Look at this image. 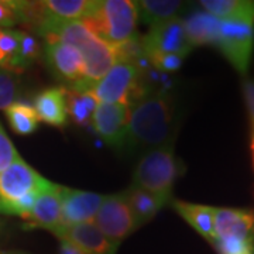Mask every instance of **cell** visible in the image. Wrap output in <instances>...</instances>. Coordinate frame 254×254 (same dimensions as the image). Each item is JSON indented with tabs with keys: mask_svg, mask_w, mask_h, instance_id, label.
<instances>
[{
	"mask_svg": "<svg viewBox=\"0 0 254 254\" xmlns=\"http://www.w3.org/2000/svg\"><path fill=\"white\" fill-rule=\"evenodd\" d=\"M215 47L242 75L249 71L254 48V26L220 20Z\"/></svg>",
	"mask_w": 254,
	"mask_h": 254,
	"instance_id": "obj_6",
	"label": "cell"
},
{
	"mask_svg": "<svg viewBox=\"0 0 254 254\" xmlns=\"http://www.w3.org/2000/svg\"><path fill=\"white\" fill-rule=\"evenodd\" d=\"M252 151H253V161H254V134H253V138H252Z\"/></svg>",
	"mask_w": 254,
	"mask_h": 254,
	"instance_id": "obj_36",
	"label": "cell"
},
{
	"mask_svg": "<svg viewBox=\"0 0 254 254\" xmlns=\"http://www.w3.org/2000/svg\"><path fill=\"white\" fill-rule=\"evenodd\" d=\"M24 31L3 28L0 30V65L3 69L18 72L20 44Z\"/></svg>",
	"mask_w": 254,
	"mask_h": 254,
	"instance_id": "obj_24",
	"label": "cell"
},
{
	"mask_svg": "<svg viewBox=\"0 0 254 254\" xmlns=\"http://www.w3.org/2000/svg\"><path fill=\"white\" fill-rule=\"evenodd\" d=\"M34 110L40 120L55 127H64L68 122L66 100L64 88H50L38 93L34 99Z\"/></svg>",
	"mask_w": 254,
	"mask_h": 254,
	"instance_id": "obj_16",
	"label": "cell"
},
{
	"mask_svg": "<svg viewBox=\"0 0 254 254\" xmlns=\"http://www.w3.org/2000/svg\"><path fill=\"white\" fill-rule=\"evenodd\" d=\"M66 113L79 126H86L98 108L99 102L93 98L91 92H75L65 89Z\"/></svg>",
	"mask_w": 254,
	"mask_h": 254,
	"instance_id": "obj_23",
	"label": "cell"
},
{
	"mask_svg": "<svg viewBox=\"0 0 254 254\" xmlns=\"http://www.w3.org/2000/svg\"><path fill=\"white\" fill-rule=\"evenodd\" d=\"M0 254H28L24 252H0Z\"/></svg>",
	"mask_w": 254,
	"mask_h": 254,
	"instance_id": "obj_35",
	"label": "cell"
},
{
	"mask_svg": "<svg viewBox=\"0 0 254 254\" xmlns=\"http://www.w3.org/2000/svg\"><path fill=\"white\" fill-rule=\"evenodd\" d=\"M93 225L116 247H119L125 237L136 230L134 220L123 192L103 198L99 210L93 218Z\"/></svg>",
	"mask_w": 254,
	"mask_h": 254,
	"instance_id": "obj_7",
	"label": "cell"
},
{
	"mask_svg": "<svg viewBox=\"0 0 254 254\" xmlns=\"http://www.w3.org/2000/svg\"><path fill=\"white\" fill-rule=\"evenodd\" d=\"M151 65H154L157 69L164 71V72H175L180 69L182 65V57L173 54H158L148 57Z\"/></svg>",
	"mask_w": 254,
	"mask_h": 254,
	"instance_id": "obj_31",
	"label": "cell"
},
{
	"mask_svg": "<svg viewBox=\"0 0 254 254\" xmlns=\"http://www.w3.org/2000/svg\"><path fill=\"white\" fill-rule=\"evenodd\" d=\"M60 254H83L76 247L75 245H72L71 242H68V240H63V239H60Z\"/></svg>",
	"mask_w": 254,
	"mask_h": 254,
	"instance_id": "obj_34",
	"label": "cell"
},
{
	"mask_svg": "<svg viewBox=\"0 0 254 254\" xmlns=\"http://www.w3.org/2000/svg\"><path fill=\"white\" fill-rule=\"evenodd\" d=\"M53 182L46 180L21 158L0 173V200H14L27 193H41Z\"/></svg>",
	"mask_w": 254,
	"mask_h": 254,
	"instance_id": "obj_9",
	"label": "cell"
},
{
	"mask_svg": "<svg viewBox=\"0 0 254 254\" xmlns=\"http://www.w3.org/2000/svg\"><path fill=\"white\" fill-rule=\"evenodd\" d=\"M99 1L92 0H48L43 1L46 18L60 21H83L93 14ZM44 23V21H43Z\"/></svg>",
	"mask_w": 254,
	"mask_h": 254,
	"instance_id": "obj_18",
	"label": "cell"
},
{
	"mask_svg": "<svg viewBox=\"0 0 254 254\" xmlns=\"http://www.w3.org/2000/svg\"><path fill=\"white\" fill-rule=\"evenodd\" d=\"M137 11V17L145 24H160L170 18H174L182 9V1L175 0H140L133 1Z\"/></svg>",
	"mask_w": 254,
	"mask_h": 254,
	"instance_id": "obj_22",
	"label": "cell"
},
{
	"mask_svg": "<svg viewBox=\"0 0 254 254\" xmlns=\"http://www.w3.org/2000/svg\"><path fill=\"white\" fill-rule=\"evenodd\" d=\"M190 46H215L220 20L208 11H196L184 21Z\"/></svg>",
	"mask_w": 254,
	"mask_h": 254,
	"instance_id": "obj_21",
	"label": "cell"
},
{
	"mask_svg": "<svg viewBox=\"0 0 254 254\" xmlns=\"http://www.w3.org/2000/svg\"><path fill=\"white\" fill-rule=\"evenodd\" d=\"M182 173L181 163L174 154L173 144L145 153L137 164L133 184L148 190L164 205L171 203V190L177 177Z\"/></svg>",
	"mask_w": 254,
	"mask_h": 254,
	"instance_id": "obj_3",
	"label": "cell"
},
{
	"mask_svg": "<svg viewBox=\"0 0 254 254\" xmlns=\"http://www.w3.org/2000/svg\"><path fill=\"white\" fill-rule=\"evenodd\" d=\"M243 95H245L247 110H249V115H250L254 128V81L247 79V78L243 81Z\"/></svg>",
	"mask_w": 254,
	"mask_h": 254,
	"instance_id": "obj_33",
	"label": "cell"
},
{
	"mask_svg": "<svg viewBox=\"0 0 254 254\" xmlns=\"http://www.w3.org/2000/svg\"><path fill=\"white\" fill-rule=\"evenodd\" d=\"M38 57H40V46L37 40L27 33H23L21 44H20V55H18V71L26 69Z\"/></svg>",
	"mask_w": 254,
	"mask_h": 254,
	"instance_id": "obj_28",
	"label": "cell"
},
{
	"mask_svg": "<svg viewBox=\"0 0 254 254\" xmlns=\"http://www.w3.org/2000/svg\"><path fill=\"white\" fill-rule=\"evenodd\" d=\"M20 89V82L16 72L0 69V109H7L16 103Z\"/></svg>",
	"mask_w": 254,
	"mask_h": 254,
	"instance_id": "obj_26",
	"label": "cell"
},
{
	"mask_svg": "<svg viewBox=\"0 0 254 254\" xmlns=\"http://www.w3.org/2000/svg\"><path fill=\"white\" fill-rule=\"evenodd\" d=\"M140 69L137 65L127 63H115L99 81L92 86L91 93L99 103H122L130 106L144 95L145 89L138 86Z\"/></svg>",
	"mask_w": 254,
	"mask_h": 254,
	"instance_id": "obj_5",
	"label": "cell"
},
{
	"mask_svg": "<svg viewBox=\"0 0 254 254\" xmlns=\"http://www.w3.org/2000/svg\"><path fill=\"white\" fill-rule=\"evenodd\" d=\"M18 23L14 1H0V30L13 27Z\"/></svg>",
	"mask_w": 254,
	"mask_h": 254,
	"instance_id": "obj_32",
	"label": "cell"
},
{
	"mask_svg": "<svg viewBox=\"0 0 254 254\" xmlns=\"http://www.w3.org/2000/svg\"><path fill=\"white\" fill-rule=\"evenodd\" d=\"M174 209L187 220L199 235L208 239L210 243L215 240V208L196 205L182 200H171Z\"/></svg>",
	"mask_w": 254,
	"mask_h": 254,
	"instance_id": "obj_19",
	"label": "cell"
},
{
	"mask_svg": "<svg viewBox=\"0 0 254 254\" xmlns=\"http://www.w3.org/2000/svg\"><path fill=\"white\" fill-rule=\"evenodd\" d=\"M53 233L58 239L71 242L83 254H116L118 250V247L103 236V233L93 225V222L72 226H60Z\"/></svg>",
	"mask_w": 254,
	"mask_h": 254,
	"instance_id": "obj_14",
	"label": "cell"
},
{
	"mask_svg": "<svg viewBox=\"0 0 254 254\" xmlns=\"http://www.w3.org/2000/svg\"><path fill=\"white\" fill-rule=\"evenodd\" d=\"M175 106L173 98L163 92H145L128 106L126 141L123 150L151 151L173 144Z\"/></svg>",
	"mask_w": 254,
	"mask_h": 254,
	"instance_id": "obj_1",
	"label": "cell"
},
{
	"mask_svg": "<svg viewBox=\"0 0 254 254\" xmlns=\"http://www.w3.org/2000/svg\"><path fill=\"white\" fill-rule=\"evenodd\" d=\"M227 239L254 243V210L215 208V240Z\"/></svg>",
	"mask_w": 254,
	"mask_h": 254,
	"instance_id": "obj_12",
	"label": "cell"
},
{
	"mask_svg": "<svg viewBox=\"0 0 254 254\" xmlns=\"http://www.w3.org/2000/svg\"><path fill=\"white\" fill-rule=\"evenodd\" d=\"M6 118L9 120L10 127L14 133L26 136L34 133L38 127L40 119L37 116L34 108L24 105V103H13L6 109Z\"/></svg>",
	"mask_w": 254,
	"mask_h": 254,
	"instance_id": "obj_25",
	"label": "cell"
},
{
	"mask_svg": "<svg viewBox=\"0 0 254 254\" xmlns=\"http://www.w3.org/2000/svg\"><path fill=\"white\" fill-rule=\"evenodd\" d=\"M20 158L16 147L11 144L10 138L0 125V173L4 171L10 164Z\"/></svg>",
	"mask_w": 254,
	"mask_h": 254,
	"instance_id": "obj_30",
	"label": "cell"
},
{
	"mask_svg": "<svg viewBox=\"0 0 254 254\" xmlns=\"http://www.w3.org/2000/svg\"><path fill=\"white\" fill-rule=\"evenodd\" d=\"M31 227H43L54 232L63 226L61 187L53 184L37 196L34 206L27 219Z\"/></svg>",
	"mask_w": 254,
	"mask_h": 254,
	"instance_id": "obj_15",
	"label": "cell"
},
{
	"mask_svg": "<svg viewBox=\"0 0 254 254\" xmlns=\"http://www.w3.org/2000/svg\"><path fill=\"white\" fill-rule=\"evenodd\" d=\"M145 57L158 54H173L187 57L193 47L190 46L184 20L170 18L160 24H155L143 37Z\"/></svg>",
	"mask_w": 254,
	"mask_h": 254,
	"instance_id": "obj_8",
	"label": "cell"
},
{
	"mask_svg": "<svg viewBox=\"0 0 254 254\" xmlns=\"http://www.w3.org/2000/svg\"><path fill=\"white\" fill-rule=\"evenodd\" d=\"M105 196L61 187V208H63V226H72L88 223L95 218Z\"/></svg>",
	"mask_w": 254,
	"mask_h": 254,
	"instance_id": "obj_13",
	"label": "cell"
},
{
	"mask_svg": "<svg viewBox=\"0 0 254 254\" xmlns=\"http://www.w3.org/2000/svg\"><path fill=\"white\" fill-rule=\"evenodd\" d=\"M199 4L219 20L254 26L253 0H202Z\"/></svg>",
	"mask_w": 254,
	"mask_h": 254,
	"instance_id": "obj_17",
	"label": "cell"
},
{
	"mask_svg": "<svg viewBox=\"0 0 254 254\" xmlns=\"http://www.w3.org/2000/svg\"><path fill=\"white\" fill-rule=\"evenodd\" d=\"M0 230H1V225H0Z\"/></svg>",
	"mask_w": 254,
	"mask_h": 254,
	"instance_id": "obj_37",
	"label": "cell"
},
{
	"mask_svg": "<svg viewBox=\"0 0 254 254\" xmlns=\"http://www.w3.org/2000/svg\"><path fill=\"white\" fill-rule=\"evenodd\" d=\"M96 36L110 46H118L136 36L137 11L130 0L99 1L91 17L83 20Z\"/></svg>",
	"mask_w": 254,
	"mask_h": 254,
	"instance_id": "obj_4",
	"label": "cell"
},
{
	"mask_svg": "<svg viewBox=\"0 0 254 254\" xmlns=\"http://www.w3.org/2000/svg\"><path fill=\"white\" fill-rule=\"evenodd\" d=\"M37 33L44 38H57L79 51L85 66V78L73 86V91L91 92L93 83L116 63L115 47L99 38L83 21L47 18Z\"/></svg>",
	"mask_w": 254,
	"mask_h": 254,
	"instance_id": "obj_2",
	"label": "cell"
},
{
	"mask_svg": "<svg viewBox=\"0 0 254 254\" xmlns=\"http://www.w3.org/2000/svg\"><path fill=\"white\" fill-rule=\"evenodd\" d=\"M123 195H125L127 205L130 208L136 229L143 226L147 222H150L157 215V212L163 206H165L163 202L157 196H154L153 193H150L148 190L136 187V185L128 187L123 192Z\"/></svg>",
	"mask_w": 254,
	"mask_h": 254,
	"instance_id": "obj_20",
	"label": "cell"
},
{
	"mask_svg": "<svg viewBox=\"0 0 254 254\" xmlns=\"http://www.w3.org/2000/svg\"><path fill=\"white\" fill-rule=\"evenodd\" d=\"M115 54H116V63H127L137 65L141 58L145 57L144 47H143V38L138 36H133L122 44L115 46Z\"/></svg>",
	"mask_w": 254,
	"mask_h": 254,
	"instance_id": "obj_27",
	"label": "cell"
},
{
	"mask_svg": "<svg viewBox=\"0 0 254 254\" xmlns=\"http://www.w3.org/2000/svg\"><path fill=\"white\" fill-rule=\"evenodd\" d=\"M212 245L216 247L219 254H253V242H242V240H215Z\"/></svg>",
	"mask_w": 254,
	"mask_h": 254,
	"instance_id": "obj_29",
	"label": "cell"
},
{
	"mask_svg": "<svg viewBox=\"0 0 254 254\" xmlns=\"http://www.w3.org/2000/svg\"><path fill=\"white\" fill-rule=\"evenodd\" d=\"M128 106L122 103H99L92 116V126L100 138L113 148L123 150L126 141Z\"/></svg>",
	"mask_w": 254,
	"mask_h": 254,
	"instance_id": "obj_11",
	"label": "cell"
},
{
	"mask_svg": "<svg viewBox=\"0 0 254 254\" xmlns=\"http://www.w3.org/2000/svg\"><path fill=\"white\" fill-rule=\"evenodd\" d=\"M46 40L47 46L44 54L50 71L60 81L69 83L71 86L83 81L85 66L79 51L57 38H46Z\"/></svg>",
	"mask_w": 254,
	"mask_h": 254,
	"instance_id": "obj_10",
	"label": "cell"
}]
</instances>
